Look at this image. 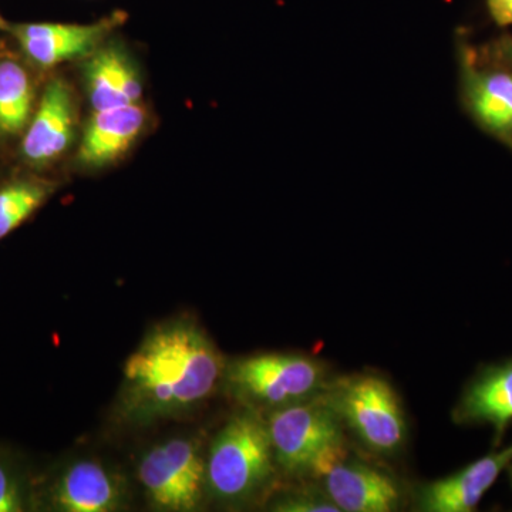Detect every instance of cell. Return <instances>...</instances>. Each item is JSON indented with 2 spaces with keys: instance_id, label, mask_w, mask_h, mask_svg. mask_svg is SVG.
<instances>
[{
  "instance_id": "cell-11",
  "label": "cell",
  "mask_w": 512,
  "mask_h": 512,
  "mask_svg": "<svg viewBox=\"0 0 512 512\" xmlns=\"http://www.w3.org/2000/svg\"><path fill=\"white\" fill-rule=\"evenodd\" d=\"M453 417L463 426L493 427L503 436L512 423V359L480 370L461 394Z\"/></svg>"
},
{
  "instance_id": "cell-22",
  "label": "cell",
  "mask_w": 512,
  "mask_h": 512,
  "mask_svg": "<svg viewBox=\"0 0 512 512\" xmlns=\"http://www.w3.org/2000/svg\"><path fill=\"white\" fill-rule=\"evenodd\" d=\"M508 468H510V471H511V478H512V463L510 464V466H508Z\"/></svg>"
},
{
  "instance_id": "cell-10",
  "label": "cell",
  "mask_w": 512,
  "mask_h": 512,
  "mask_svg": "<svg viewBox=\"0 0 512 512\" xmlns=\"http://www.w3.org/2000/svg\"><path fill=\"white\" fill-rule=\"evenodd\" d=\"M323 478L326 497L345 512H392L399 510L396 481L377 468L357 460L336 464Z\"/></svg>"
},
{
  "instance_id": "cell-6",
  "label": "cell",
  "mask_w": 512,
  "mask_h": 512,
  "mask_svg": "<svg viewBox=\"0 0 512 512\" xmlns=\"http://www.w3.org/2000/svg\"><path fill=\"white\" fill-rule=\"evenodd\" d=\"M138 478L154 507L192 511L200 505L207 485V461L194 441L168 440L143 457Z\"/></svg>"
},
{
  "instance_id": "cell-3",
  "label": "cell",
  "mask_w": 512,
  "mask_h": 512,
  "mask_svg": "<svg viewBox=\"0 0 512 512\" xmlns=\"http://www.w3.org/2000/svg\"><path fill=\"white\" fill-rule=\"evenodd\" d=\"M274 450L268 427L252 412L235 414L222 427L207 458V485L225 501L258 493L274 474Z\"/></svg>"
},
{
  "instance_id": "cell-9",
  "label": "cell",
  "mask_w": 512,
  "mask_h": 512,
  "mask_svg": "<svg viewBox=\"0 0 512 512\" xmlns=\"http://www.w3.org/2000/svg\"><path fill=\"white\" fill-rule=\"evenodd\" d=\"M511 463L512 444L478 458L451 476L424 485L417 494V507L426 512L474 511Z\"/></svg>"
},
{
  "instance_id": "cell-1",
  "label": "cell",
  "mask_w": 512,
  "mask_h": 512,
  "mask_svg": "<svg viewBox=\"0 0 512 512\" xmlns=\"http://www.w3.org/2000/svg\"><path fill=\"white\" fill-rule=\"evenodd\" d=\"M225 370L220 350L198 323L158 325L124 365L121 419L147 424L187 412L210 399Z\"/></svg>"
},
{
  "instance_id": "cell-5",
  "label": "cell",
  "mask_w": 512,
  "mask_h": 512,
  "mask_svg": "<svg viewBox=\"0 0 512 512\" xmlns=\"http://www.w3.org/2000/svg\"><path fill=\"white\" fill-rule=\"evenodd\" d=\"M241 399L279 409L325 392L326 369L318 360L292 353H261L235 360L225 370Z\"/></svg>"
},
{
  "instance_id": "cell-18",
  "label": "cell",
  "mask_w": 512,
  "mask_h": 512,
  "mask_svg": "<svg viewBox=\"0 0 512 512\" xmlns=\"http://www.w3.org/2000/svg\"><path fill=\"white\" fill-rule=\"evenodd\" d=\"M275 510L285 512H339L338 507L328 497L296 495L276 505Z\"/></svg>"
},
{
  "instance_id": "cell-17",
  "label": "cell",
  "mask_w": 512,
  "mask_h": 512,
  "mask_svg": "<svg viewBox=\"0 0 512 512\" xmlns=\"http://www.w3.org/2000/svg\"><path fill=\"white\" fill-rule=\"evenodd\" d=\"M45 187L16 183L0 190V239L19 228L45 202Z\"/></svg>"
},
{
  "instance_id": "cell-21",
  "label": "cell",
  "mask_w": 512,
  "mask_h": 512,
  "mask_svg": "<svg viewBox=\"0 0 512 512\" xmlns=\"http://www.w3.org/2000/svg\"><path fill=\"white\" fill-rule=\"evenodd\" d=\"M493 50L498 56L503 57L504 60L512 64V37L511 39H504L498 42L493 47Z\"/></svg>"
},
{
  "instance_id": "cell-12",
  "label": "cell",
  "mask_w": 512,
  "mask_h": 512,
  "mask_svg": "<svg viewBox=\"0 0 512 512\" xmlns=\"http://www.w3.org/2000/svg\"><path fill=\"white\" fill-rule=\"evenodd\" d=\"M73 94L62 80L46 87L35 117L23 140V154L35 164L55 160L72 143L74 134Z\"/></svg>"
},
{
  "instance_id": "cell-15",
  "label": "cell",
  "mask_w": 512,
  "mask_h": 512,
  "mask_svg": "<svg viewBox=\"0 0 512 512\" xmlns=\"http://www.w3.org/2000/svg\"><path fill=\"white\" fill-rule=\"evenodd\" d=\"M87 87L94 111L138 103L141 83L130 62L119 50H100L87 64Z\"/></svg>"
},
{
  "instance_id": "cell-13",
  "label": "cell",
  "mask_w": 512,
  "mask_h": 512,
  "mask_svg": "<svg viewBox=\"0 0 512 512\" xmlns=\"http://www.w3.org/2000/svg\"><path fill=\"white\" fill-rule=\"evenodd\" d=\"M146 111L138 103L94 111L84 131L79 158L90 167H101L123 156L143 131Z\"/></svg>"
},
{
  "instance_id": "cell-14",
  "label": "cell",
  "mask_w": 512,
  "mask_h": 512,
  "mask_svg": "<svg viewBox=\"0 0 512 512\" xmlns=\"http://www.w3.org/2000/svg\"><path fill=\"white\" fill-rule=\"evenodd\" d=\"M55 505L67 512H110L123 500L119 481L96 461H79L67 468L56 485Z\"/></svg>"
},
{
  "instance_id": "cell-2",
  "label": "cell",
  "mask_w": 512,
  "mask_h": 512,
  "mask_svg": "<svg viewBox=\"0 0 512 512\" xmlns=\"http://www.w3.org/2000/svg\"><path fill=\"white\" fill-rule=\"evenodd\" d=\"M266 427L275 463L296 476L323 477L348 457L343 424L322 394L274 409Z\"/></svg>"
},
{
  "instance_id": "cell-19",
  "label": "cell",
  "mask_w": 512,
  "mask_h": 512,
  "mask_svg": "<svg viewBox=\"0 0 512 512\" xmlns=\"http://www.w3.org/2000/svg\"><path fill=\"white\" fill-rule=\"evenodd\" d=\"M23 510L22 495L18 485L0 466V512H19Z\"/></svg>"
},
{
  "instance_id": "cell-16",
  "label": "cell",
  "mask_w": 512,
  "mask_h": 512,
  "mask_svg": "<svg viewBox=\"0 0 512 512\" xmlns=\"http://www.w3.org/2000/svg\"><path fill=\"white\" fill-rule=\"evenodd\" d=\"M32 101L28 72L13 60L0 62V134H16L26 127Z\"/></svg>"
},
{
  "instance_id": "cell-8",
  "label": "cell",
  "mask_w": 512,
  "mask_h": 512,
  "mask_svg": "<svg viewBox=\"0 0 512 512\" xmlns=\"http://www.w3.org/2000/svg\"><path fill=\"white\" fill-rule=\"evenodd\" d=\"M123 13L90 25H63V23H29L16 25L12 33L22 46L23 52L43 67L89 55L103 42L111 30L123 22Z\"/></svg>"
},
{
  "instance_id": "cell-20",
  "label": "cell",
  "mask_w": 512,
  "mask_h": 512,
  "mask_svg": "<svg viewBox=\"0 0 512 512\" xmlns=\"http://www.w3.org/2000/svg\"><path fill=\"white\" fill-rule=\"evenodd\" d=\"M488 8L498 25H512V0H488Z\"/></svg>"
},
{
  "instance_id": "cell-4",
  "label": "cell",
  "mask_w": 512,
  "mask_h": 512,
  "mask_svg": "<svg viewBox=\"0 0 512 512\" xmlns=\"http://www.w3.org/2000/svg\"><path fill=\"white\" fill-rule=\"evenodd\" d=\"M322 397L367 450L392 456L403 447L407 424L402 403L386 380L372 375L346 377L326 387Z\"/></svg>"
},
{
  "instance_id": "cell-7",
  "label": "cell",
  "mask_w": 512,
  "mask_h": 512,
  "mask_svg": "<svg viewBox=\"0 0 512 512\" xmlns=\"http://www.w3.org/2000/svg\"><path fill=\"white\" fill-rule=\"evenodd\" d=\"M461 82L468 111L478 126L512 148V64L493 49L471 47L461 57Z\"/></svg>"
}]
</instances>
